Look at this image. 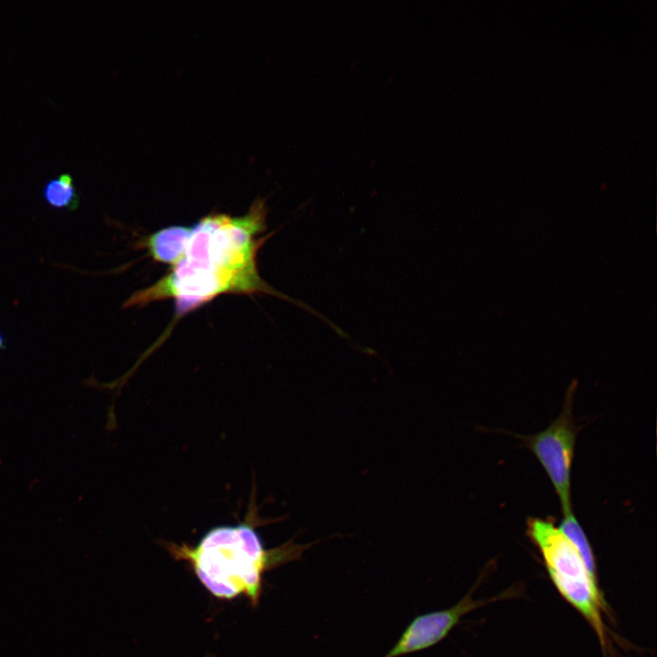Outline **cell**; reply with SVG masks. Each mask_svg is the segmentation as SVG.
<instances>
[{"instance_id":"obj_1","label":"cell","mask_w":657,"mask_h":657,"mask_svg":"<svg viewBox=\"0 0 657 657\" xmlns=\"http://www.w3.org/2000/svg\"><path fill=\"white\" fill-rule=\"evenodd\" d=\"M266 200L257 198L241 216L213 213L192 226L182 259L151 286L134 293L127 307H144L172 299L177 318L224 294H267L294 303L326 323L319 312L272 287L259 275L256 256L271 235L266 229Z\"/></svg>"},{"instance_id":"obj_2","label":"cell","mask_w":657,"mask_h":657,"mask_svg":"<svg viewBox=\"0 0 657 657\" xmlns=\"http://www.w3.org/2000/svg\"><path fill=\"white\" fill-rule=\"evenodd\" d=\"M255 510L244 522L207 531L195 545L162 542L176 560L187 562L200 582L215 598L232 600L239 595L257 605L265 572L298 559L308 546L293 541L266 549L256 530L259 517Z\"/></svg>"},{"instance_id":"obj_3","label":"cell","mask_w":657,"mask_h":657,"mask_svg":"<svg viewBox=\"0 0 657 657\" xmlns=\"http://www.w3.org/2000/svg\"><path fill=\"white\" fill-rule=\"evenodd\" d=\"M527 526L528 535L557 590L589 624L607 655L609 642L602 616L607 613V604L598 579L589 573L578 550L558 527L541 518H531Z\"/></svg>"},{"instance_id":"obj_4","label":"cell","mask_w":657,"mask_h":657,"mask_svg":"<svg viewBox=\"0 0 657 657\" xmlns=\"http://www.w3.org/2000/svg\"><path fill=\"white\" fill-rule=\"evenodd\" d=\"M571 397L568 394L563 412L548 428L525 441L547 473L559 499L563 515L571 510V468L577 439L572 421Z\"/></svg>"},{"instance_id":"obj_5","label":"cell","mask_w":657,"mask_h":657,"mask_svg":"<svg viewBox=\"0 0 657 657\" xmlns=\"http://www.w3.org/2000/svg\"><path fill=\"white\" fill-rule=\"evenodd\" d=\"M479 583L478 580L454 606L416 616L383 657H400L432 648L447 637L464 615L506 597V591L486 600L474 599L473 593Z\"/></svg>"},{"instance_id":"obj_6","label":"cell","mask_w":657,"mask_h":657,"mask_svg":"<svg viewBox=\"0 0 657 657\" xmlns=\"http://www.w3.org/2000/svg\"><path fill=\"white\" fill-rule=\"evenodd\" d=\"M191 234L192 226L171 225L147 235L139 245L154 261L173 266L182 259Z\"/></svg>"},{"instance_id":"obj_7","label":"cell","mask_w":657,"mask_h":657,"mask_svg":"<svg viewBox=\"0 0 657 657\" xmlns=\"http://www.w3.org/2000/svg\"><path fill=\"white\" fill-rule=\"evenodd\" d=\"M43 196L51 207L57 209L74 211L79 204V196L73 178L68 173H61L58 177L48 181L44 186Z\"/></svg>"},{"instance_id":"obj_8","label":"cell","mask_w":657,"mask_h":657,"mask_svg":"<svg viewBox=\"0 0 657 657\" xmlns=\"http://www.w3.org/2000/svg\"><path fill=\"white\" fill-rule=\"evenodd\" d=\"M558 527L574 545L589 573L598 579L592 547L572 512L564 516Z\"/></svg>"},{"instance_id":"obj_9","label":"cell","mask_w":657,"mask_h":657,"mask_svg":"<svg viewBox=\"0 0 657 657\" xmlns=\"http://www.w3.org/2000/svg\"><path fill=\"white\" fill-rule=\"evenodd\" d=\"M5 343L4 337H3L2 334L0 333V350L3 349H5Z\"/></svg>"},{"instance_id":"obj_10","label":"cell","mask_w":657,"mask_h":657,"mask_svg":"<svg viewBox=\"0 0 657 657\" xmlns=\"http://www.w3.org/2000/svg\"><path fill=\"white\" fill-rule=\"evenodd\" d=\"M206 657H212V656H206Z\"/></svg>"}]
</instances>
